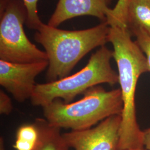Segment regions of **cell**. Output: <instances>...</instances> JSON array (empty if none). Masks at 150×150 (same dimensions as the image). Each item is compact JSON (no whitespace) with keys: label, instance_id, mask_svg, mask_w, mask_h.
Returning <instances> with one entry per match:
<instances>
[{"label":"cell","instance_id":"6da1fadb","mask_svg":"<svg viewBox=\"0 0 150 150\" xmlns=\"http://www.w3.org/2000/svg\"><path fill=\"white\" fill-rule=\"evenodd\" d=\"M131 36L127 28L110 27L108 41L112 45L123 101L117 150L144 147L143 131L136 117L135 94L139 77L150 70L145 54Z\"/></svg>","mask_w":150,"mask_h":150},{"label":"cell","instance_id":"7a4b0ae2","mask_svg":"<svg viewBox=\"0 0 150 150\" xmlns=\"http://www.w3.org/2000/svg\"><path fill=\"white\" fill-rule=\"evenodd\" d=\"M110 26L102 22L88 29L69 31L42 23L34 38L47 55V82L69 76L75 66L94 48L108 42Z\"/></svg>","mask_w":150,"mask_h":150},{"label":"cell","instance_id":"3957f363","mask_svg":"<svg viewBox=\"0 0 150 150\" xmlns=\"http://www.w3.org/2000/svg\"><path fill=\"white\" fill-rule=\"evenodd\" d=\"M77 101L66 103L60 98L42 107L45 118L51 125L71 131L91 129L100 121L113 115H121L123 101L120 88L106 91L94 86Z\"/></svg>","mask_w":150,"mask_h":150},{"label":"cell","instance_id":"277c9868","mask_svg":"<svg viewBox=\"0 0 150 150\" xmlns=\"http://www.w3.org/2000/svg\"><path fill=\"white\" fill-rule=\"evenodd\" d=\"M113 51L103 46L92 54L87 64L74 75L45 83L36 84L31 98L34 106H45L55 99L70 103L78 95L102 83H118V73L111 64Z\"/></svg>","mask_w":150,"mask_h":150},{"label":"cell","instance_id":"5b68a950","mask_svg":"<svg viewBox=\"0 0 150 150\" xmlns=\"http://www.w3.org/2000/svg\"><path fill=\"white\" fill-rule=\"evenodd\" d=\"M27 18L22 0H0V59L21 64L48 61L46 52L27 38L23 30Z\"/></svg>","mask_w":150,"mask_h":150},{"label":"cell","instance_id":"8992f818","mask_svg":"<svg viewBox=\"0 0 150 150\" xmlns=\"http://www.w3.org/2000/svg\"><path fill=\"white\" fill-rule=\"evenodd\" d=\"M121 115H113L96 127L62 134L69 148L75 150H117Z\"/></svg>","mask_w":150,"mask_h":150},{"label":"cell","instance_id":"52a82bcc","mask_svg":"<svg viewBox=\"0 0 150 150\" xmlns=\"http://www.w3.org/2000/svg\"><path fill=\"white\" fill-rule=\"evenodd\" d=\"M48 66V61L21 64L0 59V85L17 102H25L32 97L36 77Z\"/></svg>","mask_w":150,"mask_h":150},{"label":"cell","instance_id":"ba28073f","mask_svg":"<svg viewBox=\"0 0 150 150\" xmlns=\"http://www.w3.org/2000/svg\"><path fill=\"white\" fill-rule=\"evenodd\" d=\"M113 0H59L48 25L57 27L71 18L81 16H91L106 22L108 7Z\"/></svg>","mask_w":150,"mask_h":150},{"label":"cell","instance_id":"9c48e42d","mask_svg":"<svg viewBox=\"0 0 150 150\" xmlns=\"http://www.w3.org/2000/svg\"><path fill=\"white\" fill-rule=\"evenodd\" d=\"M33 123L38 128L39 136L32 150H69L61 129L51 125L45 118H36Z\"/></svg>","mask_w":150,"mask_h":150},{"label":"cell","instance_id":"30bf717a","mask_svg":"<svg viewBox=\"0 0 150 150\" xmlns=\"http://www.w3.org/2000/svg\"><path fill=\"white\" fill-rule=\"evenodd\" d=\"M139 28L150 36V0H130L127 28Z\"/></svg>","mask_w":150,"mask_h":150},{"label":"cell","instance_id":"8fae6325","mask_svg":"<svg viewBox=\"0 0 150 150\" xmlns=\"http://www.w3.org/2000/svg\"><path fill=\"white\" fill-rule=\"evenodd\" d=\"M38 136L35 123L23 124L16 131V141L13 147L15 150H32L37 144Z\"/></svg>","mask_w":150,"mask_h":150},{"label":"cell","instance_id":"7c38bea8","mask_svg":"<svg viewBox=\"0 0 150 150\" xmlns=\"http://www.w3.org/2000/svg\"><path fill=\"white\" fill-rule=\"evenodd\" d=\"M129 2L130 0H118L115 7L108 10L106 22L110 27L127 28L128 10Z\"/></svg>","mask_w":150,"mask_h":150},{"label":"cell","instance_id":"4fadbf2b","mask_svg":"<svg viewBox=\"0 0 150 150\" xmlns=\"http://www.w3.org/2000/svg\"><path fill=\"white\" fill-rule=\"evenodd\" d=\"M25 6L27 12V27L36 31L42 25L38 15V0H22Z\"/></svg>","mask_w":150,"mask_h":150},{"label":"cell","instance_id":"5bb4252c","mask_svg":"<svg viewBox=\"0 0 150 150\" xmlns=\"http://www.w3.org/2000/svg\"><path fill=\"white\" fill-rule=\"evenodd\" d=\"M136 38V43L145 54L150 70V36L141 28H136L129 30Z\"/></svg>","mask_w":150,"mask_h":150},{"label":"cell","instance_id":"9a60e30c","mask_svg":"<svg viewBox=\"0 0 150 150\" xmlns=\"http://www.w3.org/2000/svg\"><path fill=\"white\" fill-rule=\"evenodd\" d=\"M13 110L11 98L2 90H0V113L9 115Z\"/></svg>","mask_w":150,"mask_h":150},{"label":"cell","instance_id":"2e32d148","mask_svg":"<svg viewBox=\"0 0 150 150\" xmlns=\"http://www.w3.org/2000/svg\"><path fill=\"white\" fill-rule=\"evenodd\" d=\"M143 142L146 150H150V128L143 131Z\"/></svg>","mask_w":150,"mask_h":150},{"label":"cell","instance_id":"e0dca14e","mask_svg":"<svg viewBox=\"0 0 150 150\" xmlns=\"http://www.w3.org/2000/svg\"><path fill=\"white\" fill-rule=\"evenodd\" d=\"M0 150H5L4 139L2 137H1L0 138Z\"/></svg>","mask_w":150,"mask_h":150},{"label":"cell","instance_id":"ac0fdd59","mask_svg":"<svg viewBox=\"0 0 150 150\" xmlns=\"http://www.w3.org/2000/svg\"><path fill=\"white\" fill-rule=\"evenodd\" d=\"M145 150L144 149H127V150Z\"/></svg>","mask_w":150,"mask_h":150}]
</instances>
